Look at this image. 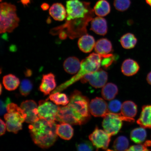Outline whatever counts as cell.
<instances>
[{"instance_id": "1", "label": "cell", "mask_w": 151, "mask_h": 151, "mask_svg": "<svg viewBox=\"0 0 151 151\" xmlns=\"http://www.w3.org/2000/svg\"><path fill=\"white\" fill-rule=\"evenodd\" d=\"M55 121L40 119L28 126L32 139L37 146L48 148L53 145L58 138Z\"/></svg>"}, {"instance_id": "2", "label": "cell", "mask_w": 151, "mask_h": 151, "mask_svg": "<svg viewBox=\"0 0 151 151\" xmlns=\"http://www.w3.org/2000/svg\"><path fill=\"white\" fill-rule=\"evenodd\" d=\"M101 57L99 54L95 53L90 54L81 62V67L78 72L69 80L58 86L51 93L63 91L72 84L81 80L85 75L98 70L101 67Z\"/></svg>"}, {"instance_id": "3", "label": "cell", "mask_w": 151, "mask_h": 151, "mask_svg": "<svg viewBox=\"0 0 151 151\" xmlns=\"http://www.w3.org/2000/svg\"><path fill=\"white\" fill-rule=\"evenodd\" d=\"M0 6L1 33L12 32L18 27L20 22L17 14L16 7L7 3H1Z\"/></svg>"}, {"instance_id": "4", "label": "cell", "mask_w": 151, "mask_h": 151, "mask_svg": "<svg viewBox=\"0 0 151 151\" xmlns=\"http://www.w3.org/2000/svg\"><path fill=\"white\" fill-rule=\"evenodd\" d=\"M68 105L87 122L90 120L91 113L89 99L81 92L75 90L71 94Z\"/></svg>"}, {"instance_id": "5", "label": "cell", "mask_w": 151, "mask_h": 151, "mask_svg": "<svg viewBox=\"0 0 151 151\" xmlns=\"http://www.w3.org/2000/svg\"><path fill=\"white\" fill-rule=\"evenodd\" d=\"M67 16L66 21L86 17L94 13L89 3L85 2L79 0H69L66 2Z\"/></svg>"}, {"instance_id": "6", "label": "cell", "mask_w": 151, "mask_h": 151, "mask_svg": "<svg viewBox=\"0 0 151 151\" xmlns=\"http://www.w3.org/2000/svg\"><path fill=\"white\" fill-rule=\"evenodd\" d=\"M94 16V13L84 18L66 21V23L57 29L67 28V35L71 39H74L87 34V27L88 22L91 21Z\"/></svg>"}, {"instance_id": "7", "label": "cell", "mask_w": 151, "mask_h": 151, "mask_svg": "<svg viewBox=\"0 0 151 151\" xmlns=\"http://www.w3.org/2000/svg\"><path fill=\"white\" fill-rule=\"evenodd\" d=\"M122 121L134 122V118L126 117L121 113L109 112L104 117L102 126L104 131L111 136L116 134L122 127Z\"/></svg>"}, {"instance_id": "8", "label": "cell", "mask_w": 151, "mask_h": 151, "mask_svg": "<svg viewBox=\"0 0 151 151\" xmlns=\"http://www.w3.org/2000/svg\"><path fill=\"white\" fill-rule=\"evenodd\" d=\"M55 120L72 125H82L87 122L77 114L68 105L59 107Z\"/></svg>"}, {"instance_id": "9", "label": "cell", "mask_w": 151, "mask_h": 151, "mask_svg": "<svg viewBox=\"0 0 151 151\" xmlns=\"http://www.w3.org/2000/svg\"><path fill=\"white\" fill-rule=\"evenodd\" d=\"M26 115L24 111L7 113L4 118L6 121L7 131L17 134L22 129V123L25 121Z\"/></svg>"}, {"instance_id": "10", "label": "cell", "mask_w": 151, "mask_h": 151, "mask_svg": "<svg viewBox=\"0 0 151 151\" xmlns=\"http://www.w3.org/2000/svg\"><path fill=\"white\" fill-rule=\"evenodd\" d=\"M107 80V73L103 69L99 68L97 71L85 75L81 81L82 83L88 82L93 87L99 88L105 86Z\"/></svg>"}, {"instance_id": "11", "label": "cell", "mask_w": 151, "mask_h": 151, "mask_svg": "<svg viewBox=\"0 0 151 151\" xmlns=\"http://www.w3.org/2000/svg\"><path fill=\"white\" fill-rule=\"evenodd\" d=\"M59 107L51 102L46 101H39L37 107L38 116L40 119L50 121H55L56 117Z\"/></svg>"}, {"instance_id": "12", "label": "cell", "mask_w": 151, "mask_h": 151, "mask_svg": "<svg viewBox=\"0 0 151 151\" xmlns=\"http://www.w3.org/2000/svg\"><path fill=\"white\" fill-rule=\"evenodd\" d=\"M111 136L105 131L96 127L89 136V139L97 150L99 149L105 150L108 148Z\"/></svg>"}, {"instance_id": "13", "label": "cell", "mask_w": 151, "mask_h": 151, "mask_svg": "<svg viewBox=\"0 0 151 151\" xmlns=\"http://www.w3.org/2000/svg\"><path fill=\"white\" fill-rule=\"evenodd\" d=\"M20 107L26 115L25 121L27 123L32 124L40 119L38 116L37 104L33 100H26L22 102Z\"/></svg>"}, {"instance_id": "14", "label": "cell", "mask_w": 151, "mask_h": 151, "mask_svg": "<svg viewBox=\"0 0 151 151\" xmlns=\"http://www.w3.org/2000/svg\"><path fill=\"white\" fill-rule=\"evenodd\" d=\"M90 110L92 116L103 118L109 112L106 102L99 97L91 100L90 103Z\"/></svg>"}, {"instance_id": "15", "label": "cell", "mask_w": 151, "mask_h": 151, "mask_svg": "<svg viewBox=\"0 0 151 151\" xmlns=\"http://www.w3.org/2000/svg\"><path fill=\"white\" fill-rule=\"evenodd\" d=\"M56 84L55 76L52 73L43 75L39 90L45 96L50 94L55 89Z\"/></svg>"}, {"instance_id": "16", "label": "cell", "mask_w": 151, "mask_h": 151, "mask_svg": "<svg viewBox=\"0 0 151 151\" xmlns=\"http://www.w3.org/2000/svg\"><path fill=\"white\" fill-rule=\"evenodd\" d=\"M90 29L98 35H105L108 30L106 20L102 17H96L92 19L91 22Z\"/></svg>"}, {"instance_id": "17", "label": "cell", "mask_w": 151, "mask_h": 151, "mask_svg": "<svg viewBox=\"0 0 151 151\" xmlns=\"http://www.w3.org/2000/svg\"><path fill=\"white\" fill-rule=\"evenodd\" d=\"M95 44L93 37L87 34L81 37L78 42L79 49L81 51L86 53L91 52L94 48Z\"/></svg>"}, {"instance_id": "18", "label": "cell", "mask_w": 151, "mask_h": 151, "mask_svg": "<svg viewBox=\"0 0 151 151\" xmlns=\"http://www.w3.org/2000/svg\"><path fill=\"white\" fill-rule=\"evenodd\" d=\"M49 14L55 20L62 21L67 16V11L61 3H56L52 4L49 9Z\"/></svg>"}, {"instance_id": "19", "label": "cell", "mask_w": 151, "mask_h": 151, "mask_svg": "<svg viewBox=\"0 0 151 151\" xmlns=\"http://www.w3.org/2000/svg\"><path fill=\"white\" fill-rule=\"evenodd\" d=\"M94 48L96 53L103 56L111 53L112 51V45L108 39L102 38L96 42Z\"/></svg>"}, {"instance_id": "20", "label": "cell", "mask_w": 151, "mask_h": 151, "mask_svg": "<svg viewBox=\"0 0 151 151\" xmlns=\"http://www.w3.org/2000/svg\"><path fill=\"white\" fill-rule=\"evenodd\" d=\"M139 69L137 62L133 59H126L123 62L121 70L123 74L126 76H131L136 74Z\"/></svg>"}, {"instance_id": "21", "label": "cell", "mask_w": 151, "mask_h": 151, "mask_svg": "<svg viewBox=\"0 0 151 151\" xmlns=\"http://www.w3.org/2000/svg\"><path fill=\"white\" fill-rule=\"evenodd\" d=\"M56 131L57 134L65 140H69L73 135V129L70 124L66 123H61L56 124Z\"/></svg>"}, {"instance_id": "22", "label": "cell", "mask_w": 151, "mask_h": 151, "mask_svg": "<svg viewBox=\"0 0 151 151\" xmlns=\"http://www.w3.org/2000/svg\"><path fill=\"white\" fill-rule=\"evenodd\" d=\"M137 123L141 127L151 128V105L143 106Z\"/></svg>"}, {"instance_id": "23", "label": "cell", "mask_w": 151, "mask_h": 151, "mask_svg": "<svg viewBox=\"0 0 151 151\" xmlns=\"http://www.w3.org/2000/svg\"><path fill=\"white\" fill-rule=\"evenodd\" d=\"M81 62L76 57H70L66 59L63 63V68L66 72L71 74L77 73L80 70Z\"/></svg>"}, {"instance_id": "24", "label": "cell", "mask_w": 151, "mask_h": 151, "mask_svg": "<svg viewBox=\"0 0 151 151\" xmlns=\"http://www.w3.org/2000/svg\"><path fill=\"white\" fill-rule=\"evenodd\" d=\"M137 106L136 104L131 101H124L122 105L121 114L126 117L133 118L136 116Z\"/></svg>"}, {"instance_id": "25", "label": "cell", "mask_w": 151, "mask_h": 151, "mask_svg": "<svg viewBox=\"0 0 151 151\" xmlns=\"http://www.w3.org/2000/svg\"><path fill=\"white\" fill-rule=\"evenodd\" d=\"M118 92V87L112 83H108L103 87L101 94L104 99L111 101L114 99Z\"/></svg>"}, {"instance_id": "26", "label": "cell", "mask_w": 151, "mask_h": 151, "mask_svg": "<svg viewBox=\"0 0 151 151\" xmlns=\"http://www.w3.org/2000/svg\"><path fill=\"white\" fill-rule=\"evenodd\" d=\"M93 9L98 16L104 17L110 13L111 6L108 2L106 0H99L96 3Z\"/></svg>"}, {"instance_id": "27", "label": "cell", "mask_w": 151, "mask_h": 151, "mask_svg": "<svg viewBox=\"0 0 151 151\" xmlns=\"http://www.w3.org/2000/svg\"><path fill=\"white\" fill-rule=\"evenodd\" d=\"M3 83L6 89L11 91L17 88L20 82L18 77L14 75L9 74L3 77Z\"/></svg>"}, {"instance_id": "28", "label": "cell", "mask_w": 151, "mask_h": 151, "mask_svg": "<svg viewBox=\"0 0 151 151\" xmlns=\"http://www.w3.org/2000/svg\"><path fill=\"white\" fill-rule=\"evenodd\" d=\"M120 42L124 48L128 50L135 47L137 43V39L133 34L127 33L121 38Z\"/></svg>"}, {"instance_id": "29", "label": "cell", "mask_w": 151, "mask_h": 151, "mask_svg": "<svg viewBox=\"0 0 151 151\" xmlns=\"http://www.w3.org/2000/svg\"><path fill=\"white\" fill-rule=\"evenodd\" d=\"M147 137V132L142 127L135 128L130 134V138L134 142L140 144L144 142Z\"/></svg>"}, {"instance_id": "30", "label": "cell", "mask_w": 151, "mask_h": 151, "mask_svg": "<svg viewBox=\"0 0 151 151\" xmlns=\"http://www.w3.org/2000/svg\"><path fill=\"white\" fill-rule=\"evenodd\" d=\"M60 92L51 94L47 100L50 99L57 105L65 106L67 105L69 103V100L67 96L65 93Z\"/></svg>"}, {"instance_id": "31", "label": "cell", "mask_w": 151, "mask_h": 151, "mask_svg": "<svg viewBox=\"0 0 151 151\" xmlns=\"http://www.w3.org/2000/svg\"><path fill=\"white\" fill-rule=\"evenodd\" d=\"M129 145L127 138L121 136L117 138L114 141L113 148L116 151H126L128 150Z\"/></svg>"}, {"instance_id": "32", "label": "cell", "mask_w": 151, "mask_h": 151, "mask_svg": "<svg viewBox=\"0 0 151 151\" xmlns=\"http://www.w3.org/2000/svg\"><path fill=\"white\" fill-rule=\"evenodd\" d=\"M32 88L33 84L31 81L28 79H24L22 81L20 85V93L22 96L26 97L29 95Z\"/></svg>"}, {"instance_id": "33", "label": "cell", "mask_w": 151, "mask_h": 151, "mask_svg": "<svg viewBox=\"0 0 151 151\" xmlns=\"http://www.w3.org/2000/svg\"><path fill=\"white\" fill-rule=\"evenodd\" d=\"M131 3L130 0H114V5L117 10L123 12L129 8Z\"/></svg>"}, {"instance_id": "34", "label": "cell", "mask_w": 151, "mask_h": 151, "mask_svg": "<svg viewBox=\"0 0 151 151\" xmlns=\"http://www.w3.org/2000/svg\"><path fill=\"white\" fill-rule=\"evenodd\" d=\"M93 145L88 141L84 140L76 144L77 150L79 151H92L93 150Z\"/></svg>"}, {"instance_id": "35", "label": "cell", "mask_w": 151, "mask_h": 151, "mask_svg": "<svg viewBox=\"0 0 151 151\" xmlns=\"http://www.w3.org/2000/svg\"><path fill=\"white\" fill-rule=\"evenodd\" d=\"M101 57V65L105 68H107L112 65L115 60V56L111 53Z\"/></svg>"}, {"instance_id": "36", "label": "cell", "mask_w": 151, "mask_h": 151, "mask_svg": "<svg viewBox=\"0 0 151 151\" xmlns=\"http://www.w3.org/2000/svg\"><path fill=\"white\" fill-rule=\"evenodd\" d=\"M122 105L120 101L118 100L111 101L108 105L109 112L117 113L121 110Z\"/></svg>"}, {"instance_id": "37", "label": "cell", "mask_w": 151, "mask_h": 151, "mask_svg": "<svg viewBox=\"0 0 151 151\" xmlns=\"http://www.w3.org/2000/svg\"><path fill=\"white\" fill-rule=\"evenodd\" d=\"M150 150L148 149V146L145 143L143 145H134V146L130 147L126 151H148Z\"/></svg>"}, {"instance_id": "38", "label": "cell", "mask_w": 151, "mask_h": 151, "mask_svg": "<svg viewBox=\"0 0 151 151\" xmlns=\"http://www.w3.org/2000/svg\"><path fill=\"white\" fill-rule=\"evenodd\" d=\"M11 103L10 99L7 97L5 101L1 100V116L4 114L7 111V105Z\"/></svg>"}, {"instance_id": "39", "label": "cell", "mask_w": 151, "mask_h": 151, "mask_svg": "<svg viewBox=\"0 0 151 151\" xmlns=\"http://www.w3.org/2000/svg\"><path fill=\"white\" fill-rule=\"evenodd\" d=\"M1 122V133L0 135L2 136L4 134L6 129V126L3 121L1 119L0 120Z\"/></svg>"}, {"instance_id": "40", "label": "cell", "mask_w": 151, "mask_h": 151, "mask_svg": "<svg viewBox=\"0 0 151 151\" xmlns=\"http://www.w3.org/2000/svg\"><path fill=\"white\" fill-rule=\"evenodd\" d=\"M50 7V5L46 3H44L41 5V8L43 10L46 11Z\"/></svg>"}, {"instance_id": "41", "label": "cell", "mask_w": 151, "mask_h": 151, "mask_svg": "<svg viewBox=\"0 0 151 151\" xmlns=\"http://www.w3.org/2000/svg\"><path fill=\"white\" fill-rule=\"evenodd\" d=\"M147 80L148 83L151 85V71L147 75Z\"/></svg>"}, {"instance_id": "42", "label": "cell", "mask_w": 151, "mask_h": 151, "mask_svg": "<svg viewBox=\"0 0 151 151\" xmlns=\"http://www.w3.org/2000/svg\"><path fill=\"white\" fill-rule=\"evenodd\" d=\"M21 1L24 6L27 5L30 3V0H21Z\"/></svg>"}, {"instance_id": "43", "label": "cell", "mask_w": 151, "mask_h": 151, "mask_svg": "<svg viewBox=\"0 0 151 151\" xmlns=\"http://www.w3.org/2000/svg\"><path fill=\"white\" fill-rule=\"evenodd\" d=\"M31 71L30 70H28L25 73V74L26 76H31L32 74Z\"/></svg>"}, {"instance_id": "44", "label": "cell", "mask_w": 151, "mask_h": 151, "mask_svg": "<svg viewBox=\"0 0 151 151\" xmlns=\"http://www.w3.org/2000/svg\"><path fill=\"white\" fill-rule=\"evenodd\" d=\"M146 2L151 7V0H146Z\"/></svg>"}, {"instance_id": "45", "label": "cell", "mask_w": 151, "mask_h": 151, "mask_svg": "<svg viewBox=\"0 0 151 151\" xmlns=\"http://www.w3.org/2000/svg\"><path fill=\"white\" fill-rule=\"evenodd\" d=\"M1 87V91H0V93H1H1H2V86H1V87Z\"/></svg>"}, {"instance_id": "46", "label": "cell", "mask_w": 151, "mask_h": 151, "mask_svg": "<svg viewBox=\"0 0 151 151\" xmlns=\"http://www.w3.org/2000/svg\"><path fill=\"white\" fill-rule=\"evenodd\" d=\"M2 1V0H1V1Z\"/></svg>"}]
</instances>
